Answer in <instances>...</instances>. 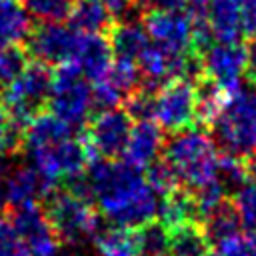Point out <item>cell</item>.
<instances>
[{
  "label": "cell",
  "instance_id": "1",
  "mask_svg": "<svg viewBox=\"0 0 256 256\" xmlns=\"http://www.w3.org/2000/svg\"><path fill=\"white\" fill-rule=\"evenodd\" d=\"M86 174L94 206L112 226L134 230L156 218L160 200L142 170L124 160L96 158L88 164Z\"/></svg>",
  "mask_w": 256,
  "mask_h": 256
},
{
  "label": "cell",
  "instance_id": "2",
  "mask_svg": "<svg viewBox=\"0 0 256 256\" xmlns=\"http://www.w3.org/2000/svg\"><path fill=\"white\" fill-rule=\"evenodd\" d=\"M206 130L186 128L164 138L162 158L174 170L180 188L194 192L218 180V152Z\"/></svg>",
  "mask_w": 256,
  "mask_h": 256
},
{
  "label": "cell",
  "instance_id": "3",
  "mask_svg": "<svg viewBox=\"0 0 256 256\" xmlns=\"http://www.w3.org/2000/svg\"><path fill=\"white\" fill-rule=\"evenodd\" d=\"M210 138L220 150L242 160L256 158V86H240L228 96L218 116L208 126Z\"/></svg>",
  "mask_w": 256,
  "mask_h": 256
},
{
  "label": "cell",
  "instance_id": "4",
  "mask_svg": "<svg viewBox=\"0 0 256 256\" xmlns=\"http://www.w3.org/2000/svg\"><path fill=\"white\" fill-rule=\"evenodd\" d=\"M44 212L60 240V246L84 248L94 244L100 228V214L92 202H86L64 188L52 190L44 200Z\"/></svg>",
  "mask_w": 256,
  "mask_h": 256
},
{
  "label": "cell",
  "instance_id": "5",
  "mask_svg": "<svg viewBox=\"0 0 256 256\" xmlns=\"http://www.w3.org/2000/svg\"><path fill=\"white\" fill-rule=\"evenodd\" d=\"M52 94V68L44 62L30 60L18 78L0 86V102L10 122L24 128L42 112H46Z\"/></svg>",
  "mask_w": 256,
  "mask_h": 256
},
{
  "label": "cell",
  "instance_id": "6",
  "mask_svg": "<svg viewBox=\"0 0 256 256\" xmlns=\"http://www.w3.org/2000/svg\"><path fill=\"white\" fill-rule=\"evenodd\" d=\"M48 108L70 128H84L92 112V86L70 60L54 66Z\"/></svg>",
  "mask_w": 256,
  "mask_h": 256
},
{
  "label": "cell",
  "instance_id": "7",
  "mask_svg": "<svg viewBox=\"0 0 256 256\" xmlns=\"http://www.w3.org/2000/svg\"><path fill=\"white\" fill-rule=\"evenodd\" d=\"M132 130V118L124 108L96 112L84 126L82 140L92 156L104 160H118L124 152Z\"/></svg>",
  "mask_w": 256,
  "mask_h": 256
},
{
  "label": "cell",
  "instance_id": "8",
  "mask_svg": "<svg viewBox=\"0 0 256 256\" xmlns=\"http://www.w3.org/2000/svg\"><path fill=\"white\" fill-rule=\"evenodd\" d=\"M30 166H34L42 176L60 184L70 176H76L88 168L92 156L82 138H66L42 148L26 152Z\"/></svg>",
  "mask_w": 256,
  "mask_h": 256
},
{
  "label": "cell",
  "instance_id": "9",
  "mask_svg": "<svg viewBox=\"0 0 256 256\" xmlns=\"http://www.w3.org/2000/svg\"><path fill=\"white\" fill-rule=\"evenodd\" d=\"M154 122L168 134L196 126L194 80L176 78L158 88L154 100Z\"/></svg>",
  "mask_w": 256,
  "mask_h": 256
},
{
  "label": "cell",
  "instance_id": "10",
  "mask_svg": "<svg viewBox=\"0 0 256 256\" xmlns=\"http://www.w3.org/2000/svg\"><path fill=\"white\" fill-rule=\"evenodd\" d=\"M80 32L64 22H40L32 28L26 50L32 60L44 62L48 66H58L70 62L76 54Z\"/></svg>",
  "mask_w": 256,
  "mask_h": 256
},
{
  "label": "cell",
  "instance_id": "11",
  "mask_svg": "<svg viewBox=\"0 0 256 256\" xmlns=\"http://www.w3.org/2000/svg\"><path fill=\"white\" fill-rule=\"evenodd\" d=\"M140 22L152 40V44L172 52V54H188L194 50L192 38V16L188 12H142ZM198 54V52H196Z\"/></svg>",
  "mask_w": 256,
  "mask_h": 256
},
{
  "label": "cell",
  "instance_id": "12",
  "mask_svg": "<svg viewBox=\"0 0 256 256\" xmlns=\"http://www.w3.org/2000/svg\"><path fill=\"white\" fill-rule=\"evenodd\" d=\"M202 76L218 82L228 94H234L242 86L246 70V44L242 42H212L202 54Z\"/></svg>",
  "mask_w": 256,
  "mask_h": 256
},
{
  "label": "cell",
  "instance_id": "13",
  "mask_svg": "<svg viewBox=\"0 0 256 256\" xmlns=\"http://www.w3.org/2000/svg\"><path fill=\"white\" fill-rule=\"evenodd\" d=\"M32 256H56L60 240L40 204L14 206L6 214Z\"/></svg>",
  "mask_w": 256,
  "mask_h": 256
},
{
  "label": "cell",
  "instance_id": "14",
  "mask_svg": "<svg viewBox=\"0 0 256 256\" xmlns=\"http://www.w3.org/2000/svg\"><path fill=\"white\" fill-rule=\"evenodd\" d=\"M2 186L8 202V210L22 204H38L52 190L58 188L56 182L42 176L34 166L22 164L2 174ZM6 210V212H8Z\"/></svg>",
  "mask_w": 256,
  "mask_h": 256
},
{
  "label": "cell",
  "instance_id": "15",
  "mask_svg": "<svg viewBox=\"0 0 256 256\" xmlns=\"http://www.w3.org/2000/svg\"><path fill=\"white\" fill-rule=\"evenodd\" d=\"M162 146H164V132L154 120L134 122L122 152V160L144 172L154 160L160 158Z\"/></svg>",
  "mask_w": 256,
  "mask_h": 256
},
{
  "label": "cell",
  "instance_id": "16",
  "mask_svg": "<svg viewBox=\"0 0 256 256\" xmlns=\"http://www.w3.org/2000/svg\"><path fill=\"white\" fill-rule=\"evenodd\" d=\"M112 60H114L112 48L104 34H82L80 32V40H78L72 62L80 68L86 80H92V82L100 80L112 66Z\"/></svg>",
  "mask_w": 256,
  "mask_h": 256
},
{
  "label": "cell",
  "instance_id": "17",
  "mask_svg": "<svg viewBox=\"0 0 256 256\" xmlns=\"http://www.w3.org/2000/svg\"><path fill=\"white\" fill-rule=\"evenodd\" d=\"M106 38L116 60L138 62V58L150 46V38L140 20H114L106 32Z\"/></svg>",
  "mask_w": 256,
  "mask_h": 256
},
{
  "label": "cell",
  "instance_id": "18",
  "mask_svg": "<svg viewBox=\"0 0 256 256\" xmlns=\"http://www.w3.org/2000/svg\"><path fill=\"white\" fill-rule=\"evenodd\" d=\"M214 42H240V4L238 0H212L204 16Z\"/></svg>",
  "mask_w": 256,
  "mask_h": 256
},
{
  "label": "cell",
  "instance_id": "19",
  "mask_svg": "<svg viewBox=\"0 0 256 256\" xmlns=\"http://www.w3.org/2000/svg\"><path fill=\"white\" fill-rule=\"evenodd\" d=\"M72 134H74V128H70L58 116H54L52 112H42L24 128L22 150L28 152V150H34V148H42V146L66 140Z\"/></svg>",
  "mask_w": 256,
  "mask_h": 256
},
{
  "label": "cell",
  "instance_id": "20",
  "mask_svg": "<svg viewBox=\"0 0 256 256\" xmlns=\"http://www.w3.org/2000/svg\"><path fill=\"white\" fill-rule=\"evenodd\" d=\"M34 24L20 0H0V48L24 44Z\"/></svg>",
  "mask_w": 256,
  "mask_h": 256
},
{
  "label": "cell",
  "instance_id": "21",
  "mask_svg": "<svg viewBox=\"0 0 256 256\" xmlns=\"http://www.w3.org/2000/svg\"><path fill=\"white\" fill-rule=\"evenodd\" d=\"M156 216H158V222H162L168 230L182 226V224H188V222L200 224V214H198V208L194 204V198L184 188H176L174 192L162 196Z\"/></svg>",
  "mask_w": 256,
  "mask_h": 256
},
{
  "label": "cell",
  "instance_id": "22",
  "mask_svg": "<svg viewBox=\"0 0 256 256\" xmlns=\"http://www.w3.org/2000/svg\"><path fill=\"white\" fill-rule=\"evenodd\" d=\"M240 228H242V222H240V214L232 202V198H226L222 200L212 212H208L202 220V230L210 242V246L222 242V240H228V238H234V236H240Z\"/></svg>",
  "mask_w": 256,
  "mask_h": 256
},
{
  "label": "cell",
  "instance_id": "23",
  "mask_svg": "<svg viewBox=\"0 0 256 256\" xmlns=\"http://www.w3.org/2000/svg\"><path fill=\"white\" fill-rule=\"evenodd\" d=\"M194 96H196V126L208 130V126L218 116L230 94L218 82L200 74L194 80Z\"/></svg>",
  "mask_w": 256,
  "mask_h": 256
},
{
  "label": "cell",
  "instance_id": "24",
  "mask_svg": "<svg viewBox=\"0 0 256 256\" xmlns=\"http://www.w3.org/2000/svg\"><path fill=\"white\" fill-rule=\"evenodd\" d=\"M70 26L82 34H104L114 24V16L96 0H78L72 14Z\"/></svg>",
  "mask_w": 256,
  "mask_h": 256
},
{
  "label": "cell",
  "instance_id": "25",
  "mask_svg": "<svg viewBox=\"0 0 256 256\" xmlns=\"http://www.w3.org/2000/svg\"><path fill=\"white\" fill-rule=\"evenodd\" d=\"M168 256H206L210 242L200 224L188 222L168 230Z\"/></svg>",
  "mask_w": 256,
  "mask_h": 256
},
{
  "label": "cell",
  "instance_id": "26",
  "mask_svg": "<svg viewBox=\"0 0 256 256\" xmlns=\"http://www.w3.org/2000/svg\"><path fill=\"white\" fill-rule=\"evenodd\" d=\"M132 234L138 256H168L170 236H168V228L162 222L152 220L140 228H134Z\"/></svg>",
  "mask_w": 256,
  "mask_h": 256
},
{
  "label": "cell",
  "instance_id": "27",
  "mask_svg": "<svg viewBox=\"0 0 256 256\" xmlns=\"http://www.w3.org/2000/svg\"><path fill=\"white\" fill-rule=\"evenodd\" d=\"M94 248L98 256H138L132 230L116 226L102 230L94 240Z\"/></svg>",
  "mask_w": 256,
  "mask_h": 256
},
{
  "label": "cell",
  "instance_id": "28",
  "mask_svg": "<svg viewBox=\"0 0 256 256\" xmlns=\"http://www.w3.org/2000/svg\"><path fill=\"white\" fill-rule=\"evenodd\" d=\"M30 18L38 22H64L78 0H20Z\"/></svg>",
  "mask_w": 256,
  "mask_h": 256
},
{
  "label": "cell",
  "instance_id": "29",
  "mask_svg": "<svg viewBox=\"0 0 256 256\" xmlns=\"http://www.w3.org/2000/svg\"><path fill=\"white\" fill-rule=\"evenodd\" d=\"M30 54L22 44L2 46L0 48V86L10 84L14 78L22 74V70L28 66Z\"/></svg>",
  "mask_w": 256,
  "mask_h": 256
},
{
  "label": "cell",
  "instance_id": "30",
  "mask_svg": "<svg viewBox=\"0 0 256 256\" xmlns=\"http://www.w3.org/2000/svg\"><path fill=\"white\" fill-rule=\"evenodd\" d=\"M144 178L148 182V186L160 194V196H166L170 192H174L176 188H180V182L174 174V170L166 164V160L160 156L158 160H154L146 170H144Z\"/></svg>",
  "mask_w": 256,
  "mask_h": 256
},
{
  "label": "cell",
  "instance_id": "31",
  "mask_svg": "<svg viewBox=\"0 0 256 256\" xmlns=\"http://www.w3.org/2000/svg\"><path fill=\"white\" fill-rule=\"evenodd\" d=\"M0 256H32L8 216L0 214Z\"/></svg>",
  "mask_w": 256,
  "mask_h": 256
},
{
  "label": "cell",
  "instance_id": "32",
  "mask_svg": "<svg viewBox=\"0 0 256 256\" xmlns=\"http://www.w3.org/2000/svg\"><path fill=\"white\" fill-rule=\"evenodd\" d=\"M96 2H100L114 16V20H136V12L142 16L138 0H96Z\"/></svg>",
  "mask_w": 256,
  "mask_h": 256
},
{
  "label": "cell",
  "instance_id": "33",
  "mask_svg": "<svg viewBox=\"0 0 256 256\" xmlns=\"http://www.w3.org/2000/svg\"><path fill=\"white\" fill-rule=\"evenodd\" d=\"M206 256H246L244 238L234 236V238L222 240V242L210 246V250L206 252Z\"/></svg>",
  "mask_w": 256,
  "mask_h": 256
},
{
  "label": "cell",
  "instance_id": "34",
  "mask_svg": "<svg viewBox=\"0 0 256 256\" xmlns=\"http://www.w3.org/2000/svg\"><path fill=\"white\" fill-rule=\"evenodd\" d=\"M242 36H256V0H238Z\"/></svg>",
  "mask_w": 256,
  "mask_h": 256
},
{
  "label": "cell",
  "instance_id": "35",
  "mask_svg": "<svg viewBox=\"0 0 256 256\" xmlns=\"http://www.w3.org/2000/svg\"><path fill=\"white\" fill-rule=\"evenodd\" d=\"M140 12L156 10V12H186L184 0H138Z\"/></svg>",
  "mask_w": 256,
  "mask_h": 256
},
{
  "label": "cell",
  "instance_id": "36",
  "mask_svg": "<svg viewBox=\"0 0 256 256\" xmlns=\"http://www.w3.org/2000/svg\"><path fill=\"white\" fill-rule=\"evenodd\" d=\"M246 80L256 86V36L248 38L246 42V70H244Z\"/></svg>",
  "mask_w": 256,
  "mask_h": 256
},
{
  "label": "cell",
  "instance_id": "37",
  "mask_svg": "<svg viewBox=\"0 0 256 256\" xmlns=\"http://www.w3.org/2000/svg\"><path fill=\"white\" fill-rule=\"evenodd\" d=\"M186 2V12L192 18H204L208 6L212 4V0H184Z\"/></svg>",
  "mask_w": 256,
  "mask_h": 256
},
{
  "label": "cell",
  "instance_id": "38",
  "mask_svg": "<svg viewBox=\"0 0 256 256\" xmlns=\"http://www.w3.org/2000/svg\"><path fill=\"white\" fill-rule=\"evenodd\" d=\"M244 248H246V256H256V230H248L244 238Z\"/></svg>",
  "mask_w": 256,
  "mask_h": 256
},
{
  "label": "cell",
  "instance_id": "39",
  "mask_svg": "<svg viewBox=\"0 0 256 256\" xmlns=\"http://www.w3.org/2000/svg\"><path fill=\"white\" fill-rule=\"evenodd\" d=\"M4 160H6V156H2V154H0V176H2L4 172H6V166H4Z\"/></svg>",
  "mask_w": 256,
  "mask_h": 256
}]
</instances>
